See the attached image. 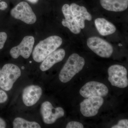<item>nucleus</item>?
Returning a JSON list of instances; mask_svg holds the SVG:
<instances>
[{
    "mask_svg": "<svg viewBox=\"0 0 128 128\" xmlns=\"http://www.w3.org/2000/svg\"><path fill=\"white\" fill-rule=\"evenodd\" d=\"M62 43V38L56 35L40 41L33 51V58L35 62H42L48 56L59 48Z\"/></svg>",
    "mask_w": 128,
    "mask_h": 128,
    "instance_id": "1",
    "label": "nucleus"
},
{
    "mask_svg": "<svg viewBox=\"0 0 128 128\" xmlns=\"http://www.w3.org/2000/svg\"><path fill=\"white\" fill-rule=\"evenodd\" d=\"M84 59L76 54H73L69 57L60 72L59 78L62 82L70 81L76 74L80 72L85 65Z\"/></svg>",
    "mask_w": 128,
    "mask_h": 128,
    "instance_id": "2",
    "label": "nucleus"
},
{
    "mask_svg": "<svg viewBox=\"0 0 128 128\" xmlns=\"http://www.w3.org/2000/svg\"><path fill=\"white\" fill-rule=\"evenodd\" d=\"M21 75L20 69L18 66L13 64H6L0 72V88L4 90H10Z\"/></svg>",
    "mask_w": 128,
    "mask_h": 128,
    "instance_id": "3",
    "label": "nucleus"
},
{
    "mask_svg": "<svg viewBox=\"0 0 128 128\" xmlns=\"http://www.w3.org/2000/svg\"><path fill=\"white\" fill-rule=\"evenodd\" d=\"M108 80L112 86L124 88L128 86V71L126 68L118 64L110 66L108 70Z\"/></svg>",
    "mask_w": 128,
    "mask_h": 128,
    "instance_id": "4",
    "label": "nucleus"
},
{
    "mask_svg": "<svg viewBox=\"0 0 128 128\" xmlns=\"http://www.w3.org/2000/svg\"><path fill=\"white\" fill-rule=\"evenodd\" d=\"M10 14L16 19L28 24H33L37 20L36 16L31 6L25 2H20L12 9Z\"/></svg>",
    "mask_w": 128,
    "mask_h": 128,
    "instance_id": "5",
    "label": "nucleus"
},
{
    "mask_svg": "<svg viewBox=\"0 0 128 128\" xmlns=\"http://www.w3.org/2000/svg\"><path fill=\"white\" fill-rule=\"evenodd\" d=\"M87 44L97 55L102 58L111 57L113 52L112 44L105 40L98 37H92L88 39Z\"/></svg>",
    "mask_w": 128,
    "mask_h": 128,
    "instance_id": "6",
    "label": "nucleus"
},
{
    "mask_svg": "<svg viewBox=\"0 0 128 128\" xmlns=\"http://www.w3.org/2000/svg\"><path fill=\"white\" fill-rule=\"evenodd\" d=\"M104 102V100L102 97L97 96L89 97L80 104V111L85 117L94 116L98 114Z\"/></svg>",
    "mask_w": 128,
    "mask_h": 128,
    "instance_id": "7",
    "label": "nucleus"
},
{
    "mask_svg": "<svg viewBox=\"0 0 128 128\" xmlns=\"http://www.w3.org/2000/svg\"><path fill=\"white\" fill-rule=\"evenodd\" d=\"M40 111L44 122L48 124L54 123L57 120L64 116V114L63 108L60 107L54 108L48 101L42 104Z\"/></svg>",
    "mask_w": 128,
    "mask_h": 128,
    "instance_id": "8",
    "label": "nucleus"
},
{
    "mask_svg": "<svg viewBox=\"0 0 128 128\" xmlns=\"http://www.w3.org/2000/svg\"><path fill=\"white\" fill-rule=\"evenodd\" d=\"M34 43V37L26 36L24 38L19 45L11 49L10 51L11 56L14 59L17 58L20 56L24 58H28L32 51Z\"/></svg>",
    "mask_w": 128,
    "mask_h": 128,
    "instance_id": "9",
    "label": "nucleus"
},
{
    "mask_svg": "<svg viewBox=\"0 0 128 128\" xmlns=\"http://www.w3.org/2000/svg\"><path fill=\"white\" fill-rule=\"evenodd\" d=\"M108 87L104 84L96 81L87 82L80 89L81 96L85 98L93 96H105L108 94Z\"/></svg>",
    "mask_w": 128,
    "mask_h": 128,
    "instance_id": "10",
    "label": "nucleus"
},
{
    "mask_svg": "<svg viewBox=\"0 0 128 128\" xmlns=\"http://www.w3.org/2000/svg\"><path fill=\"white\" fill-rule=\"evenodd\" d=\"M42 93V90L40 86L31 85L24 89L22 94V100L27 106H31L36 104L39 100Z\"/></svg>",
    "mask_w": 128,
    "mask_h": 128,
    "instance_id": "11",
    "label": "nucleus"
},
{
    "mask_svg": "<svg viewBox=\"0 0 128 128\" xmlns=\"http://www.w3.org/2000/svg\"><path fill=\"white\" fill-rule=\"evenodd\" d=\"M62 10L65 18L62 20V25L68 28L74 34L80 33L81 28L72 13L69 5L66 4H64L62 6Z\"/></svg>",
    "mask_w": 128,
    "mask_h": 128,
    "instance_id": "12",
    "label": "nucleus"
},
{
    "mask_svg": "<svg viewBox=\"0 0 128 128\" xmlns=\"http://www.w3.org/2000/svg\"><path fill=\"white\" fill-rule=\"evenodd\" d=\"M70 10L81 29L84 28L86 20L90 21L92 20L91 15L87 9L83 6H80L76 3H72L70 6Z\"/></svg>",
    "mask_w": 128,
    "mask_h": 128,
    "instance_id": "13",
    "label": "nucleus"
},
{
    "mask_svg": "<svg viewBox=\"0 0 128 128\" xmlns=\"http://www.w3.org/2000/svg\"><path fill=\"white\" fill-rule=\"evenodd\" d=\"M65 51L64 49L56 50L48 56L40 65L41 71H45L50 68L55 64L61 62L65 56Z\"/></svg>",
    "mask_w": 128,
    "mask_h": 128,
    "instance_id": "14",
    "label": "nucleus"
},
{
    "mask_svg": "<svg viewBox=\"0 0 128 128\" xmlns=\"http://www.w3.org/2000/svg\"><path fill=\"white\" fill-rule=\"evenodd\" d=\"M100 3L104 9L109 11H124L128 6V0H100Z\"/></svg>",
    "mask_w": 128,
    "mask_h": 128,
    "instance_id": "15",
    "label": "nucleus"
},
{
    "mask_svg": "<svg viewBox=\"0 0 128 128\" xmlns=\"http://www.w3.org/2000/svg\"><path fill=\"white\" fill-rule=\"evenodd\" d=\"M95 24L97 30L102 36L113 34L116 31L115 26L104 18H97L95 20Z\"/></svg>",
    "mask_w": 128,
    "mask_h": 128,
    "instance_id": "16",
    "label": "nucleus"
},
{
    "mask_svg": "<svg viewBox=\"0 0 128 128\" xmlns=\"http://www.w3.org/2000/svg\"><path fill=\"white\" fill-rule=\"evenodd\" d=\"M14 128H40L41 126L36 122L27 121L22 118H16L13 122Z\"/></svg>",
    "mask_w": 128,
    "mask_h": 128,
    "instance_id": "17",
    "label": "nucleus"
},
{
    "mask_svg": "<svg viewBox=\"0 0 128 128\" xmlns=\"http://www.w3.org/2000/svg\"><path fill=\"white\" fill-rule=\"evenodd\" d=\"M128 120L122 119L120 120L116 125L112 126V128H128Z\"/></svg>",
    "mask_w": 128,
    "mask_h": 128,
    "instance_id": "18",
    "label": "nucleus"
},
{
    "mask_svg": "<svg viewBox=\"0 0 128 128\" xmlns=\"http://www.w3.org/2000/svg\"><path fill=\"white\" fill-rule=\"evenodd\" d=\"M66 128H83L82 124L76 121H70L67 124Z\"/></svg>",
    "mask_w": 128,
    "mask_h": 128,
    "instance_id": "19",
    "label": "nucleus"
},
{
    "mask_svg": "<svg viewBox=\"0 0 128 128\" xmlns=\"http://www.w3.org/2000/svg\"><path fill=\"white\" fill-rule=\"evenodd\" d=\"M7 38V34L5 32H0V50L4 47Z\"/></svg>",
    "mask_w": 128,
    "mask_h": 128,
    "instance_id": "20",
    "label": "nucleus"
},
{
    "mask_svg": "<svg viewBox=\"0 0 128 128\" xmlns=\"http://www.w3.org/2000/svg\"><path fill=\"white\" fill-rule=\"evenodd\" d=\"M8 98L6 93L4 91L0 90V103L6 102L7 101Z\"/></svg>",
    "mask_w": 128,
    "mask_h": 128,
    "instance_id": "21",
    "label": "nucleus"
},
{
    "mask_svg": "<svg viewBox=\"0 0 128 128\" xmlns=\"http://www.w3.org/2000/svg\"><path fill=\"white\" fill-rule=\"evenodd\" d=\"M8 8L7 3L4 1L0 2V10H5Z\"/></svg>",
    "mask_w": 128,
    "mask_h": 128,
    "instance_id": "22",
    "label": "nucleus"
},
{
    "mask_svg": "<svg viewBox=\"0 0 128 128\" xmlns=\"http://www.w3.org/2000/svg\"><path fill=\"white\" fill-rule=\"evenodd\" d=\"M6 127V123L4 120L0 118V128H4Z\"/></svg>",
    "mask_w": 128,
    "mask_h": 128,
    "instance_id": "23",
    "label": "nucleus"
},
{
    "mask_svg": "<svg viewBox=\"0 0 128 128\" xmlns=\"http://www.w3.org/2000/svg\"><path fill=\"white\" fill-rule=\"evenodd\" d=\"M27 0L32 4H36L38 1V0Z\"/></svg>",
    "mask_w": 128,
    "mask_h": 128,
    "instance_id": "24",
    "label": "nucleus"
},
{
    "mask_svg": "<svg viewBox=\"0 0 128 128\" xmlns=\"http://www.w3.org/2000/svg\"></svg>",
    "mask_w": 128,
    "mask_h": 128,
    "instance_id": "25",
    "label": "nucleus"
},
{
    "mask_svg": "<svg viewBox=\"0 0 128 128\" xmlns=\"http://www.w3.org/2000/svg\"><path fill=\"white\" fill-rule=\"evenodd\" d=\"M1 0H0V1Z\"/></svg>",
    "mask_w": 128,
    "mask_h": 128,
    "instance_id": "26",
    "label": "nucleus"
}]
</instances>
